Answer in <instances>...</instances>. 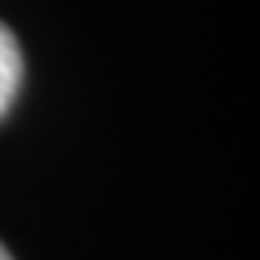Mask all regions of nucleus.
Instances as JSON below:
<instances>
[{
  "instance_id": "f257e3e1",
  "label": "nucleus",
  "mask_w": 260,
  "mask_h": 260,
  "mask_svg": "<svg viewBox=\"0 0 260 260\" xmlns=\"http://www.w3.org/2000/svg\"><path fill=\"white\" fill-rule=\"evenodd\" d=\"M22 88V50L16 35L0 22V119L7 116Z\"/></svg>"
},
{
  "instance_id": "f03ea898",
  "label": "nucleus",
  "mask_w": 260,
  "mask_h": 260,
  "mask_svg": "<svg viewBox=\"0 0 260 260\" xmlns=\"http://www.w3.org/2000/svg\"><path fill=\"white\" fill-rule=\"evenodd\" d=\"M0 260H13V254H10V251L4 248V241H0Z\"/></svg>"
}]
</instances>
